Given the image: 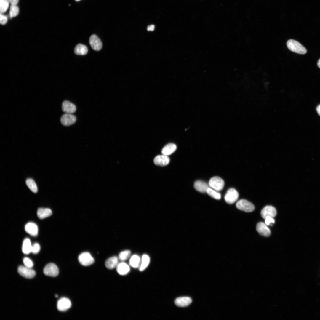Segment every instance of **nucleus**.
Wrapping results in <instances>:
<instances>
[{
	"mask_svg": "<svg viewBox=\"0 0 320 320\" xmlns=\"http://www.w3.org/2000/svg\"><path fill=\"white\" fill-rule=\"evenodd\" d=\"M288 49L291 51L300 54L306 53V49L299 42L293 39L289 40L287 42Z\"/></svg>",
	"mask_w": 320,
	"mask_h": 320,
	"instance_id": "obj_1",
	"label": "nucleus"
},
{
	"mask_svg": "<svg viewBox=\"0 0 320 320\" xmlns=\"http://www.w3.org/2000/svg\"><path fill=\"white\" fill-rule=\"evenodd\" d=\"M236 207L239 210L246 212H251L254 210V205L244 199H241L238 201L236 204Z\"/></svg>",
	"mask_w": 320,
	"mask_h": 320,
	"instance_id": "obj_2",
	"label": "nucleus"
},
{
	"mask_svg": "<svg viewBox=\"0 0 320 320\" xmlns=\"http://www.w3.org/2000/svg\"><path fill=\"white\" fill-rule=\"evenodd\" d=\"M208 185L210 187L214 190L220 191L223 188L224 185V182L220 177L215 176L210 179Z\"/></svg>",
	"mask_w": 320,
	"mask_h": 320,
	"instance_id": "obj_3",
	"label": "nucleus"
},
{
	"mask_svg": "<svg viewBox=\"0 0 320 320\" xmlns=\"http://www.w3.org/2000/svg\"><path fill=\"white\" fill-rule=\"evenodd\" d=\"M78 259L80 264L84 266L90 265L94 262V258L88 252H84L80 254L79 256Z\"/></svg>",
	"mask_w": 320,
	"mask_h": 320,
	"instance_id": "obj_4",
	"label": "nucleus"
},
{
	"mask_svg": "<svg viewBox=\"0 0 320 320\" xmlns=\"http://www.w3.org/2000/svg\"><path fill=\"white\" fill-rule=\"evenodd\" d=\"M239 194L237 191L234 188H229L227 191L224 197V199L226 203L228 204H233L238 199Z\"/></svg>",
	"mask_w": 320,
	"mask_h": 320,
	"instance_id": "obj_5",
	"label": "nucleus"
},
{
	"mask_svg": "<svg viewBox=\"0 0 320 320\" xmlns=\"http://www.w3.org/2000/svg\"><path fill=\"white\" fill-rule=\"evenodd\" d=\"M44 274L48 276L55 277L59 274V271L57 265L53 263L47 264L43 269Z\"/></svg>",
	"mask_w": 320,
	"mask_h": 320,
	"instance_id": "obj_6",
	"label": "nucleus"
},
{
	"mask_svg": "<svg viewBox=\"0 0 320 320\" xmlns=\"http://www.w3.org/2000/svg\"><path fill=\"white\" fill-rule=\"evenodd\" d=\"M17 271L21 276L26 278H32L36 275V272L34 270L25 266H19L18 268Z\"/></svg>",
	"mask_w": 320,
	"mask_h": 320,
	"instance_id": "obj_7",
	"label": "nucleus"
},
{
	"mask_svg": "<svg viewBox=\"0 0 320 320\" xmlns=\"http://www.w3.org/2000/svg\"><path fill=\"white\" fill-rule=\"evenodd\" d=\"M71 306V301L66 297H63L61 298L57 302V308L59 311H65L70 308Z\"/></svg>",
	"mask_w": 320,
	"mask_h": 320,
	"instance_id": "obj_8",
	"label": "nucleus"
},
{
	"mask_svg": "<svg viewBox=\"0 0 320 320\" xmlns=\"http://www.w3.org/2000/svg\"><path fill=\"white\" fill-rule=\"evenodd\" d=\"M89 41L91 47L93 50L99 51L101 49L102 47V42L96 35H92L90 37Z\"/></svg>",
	"mask_w": 320,
	"mask_h": 320,
	"instance_id": "obj_9",
	"label": "nucleus"
},
{
	"mask_svg": "<svg viewBox=\"0 0 320 320\" xmlns=\"http://www.w3.org/2000/svg\"><path fill=\"white\" fill-rule=\"evenodd\" d=\"M277 214L275 208L271 206H266L263 208L261 212V217L263 219L267 217H275Z\"/></svg>",
	"mask_w": 320,
	"mask_h": 320,
	"instance_id": "obj_10",
	"label": "nucleus"
},
{
	"mask_svg": "<svg viewBox=\"0 0 320 320\" xmlns=\"http://www.w3.org/2000/svg\"><path fill=\"white\" fill-rule=\"evenodd\" d=\"M76 120L75 116L71 113H66L62 116L60 120L62 124L65 126H68L74 124Z\"/></svg>",
	"mask_w": 320,
	"mask_h": 320,
	"instance_id": "obj_11",
	"label": "nucleus"
},
{
	"mask_svg": "<svg viewBox=\"0 0 320 320\" xmlns=\"http://www.w3.org/2000/svg\"><path fill=\"white\" fill-rule=\"evenodd\" d=\"M25 229L27 233L32 236H35L38 235V227L34 223L30 222L27 223L25 225Z\"/></svg>",
	"mask_w": 320,
	"mask_h": 320,
	"instance_id": "obj_12",
	"label": "nucleus"
},
{
	"mask_svg": "<svg viewBox=\"0 0 320 320\" xmlns=\"http://www.w3.org/2000/svg\"><path fill=\"white\" fill-rule=\"evenodd\" d=\"M256 230L261 235L268 237L271 234V231L265 224L262 222L258 223L256 225Z\"/></svg>",
	"mask_w": 320,
	"mask_h": 320,
	"instance_id": "obj_13",
	"label": "nucleus"
},
{
	"mask_svg": "<svg viewBox=\"0 0 320 320\" xmlns=\"http://www.w3.org/2000/svg\"><path fill=\"white\" fill-rule=\"evenodd\" d=\"M62 108L63 112L68 113H73L76 110L75 105L68 100L64 101L62 103Z\"/></svg>",
	"mask_w": 320,
	"mask_h": 320,
	"instance_id": "obj_14",
	"label": "nucleus"
},
{
	"mask_svg": "<svg viewBox=\"0 0 320 320\" xmlns=\"http://www.w3.org/2000/svg\"><path fill=\"white\" fill-rule=\"evenodd\" d=\"M153 161L156 165L164 166L169 164L170 159L167 156L162 154L156 156L154 159Z\"/></svg>",
	"mask_w": 320,
	"mask_h": 320,
	"instance_id": "obj_15",
	"label": "nucleus"
},
{
	"mask_svg": "<svg viewBox=\"0 0 320 320\" xmlns=\"http://www.w3.org/2000/svg\"><path fill=\"white\" fill-rule=\"evenodd\" d=\"M192 302L191 299L188 297H178L175 301V303L177 306L179 307H185L188 306Z\"/></svg>",
	"mask_w": 320,
	"mask_h": 320,
	"instance_id": "obj_16",
	"label": "nucleus"
},
{
	"mask_svg": "<svg viewBox=\"0 0 320 320\" xmlns=\"http://www.w3.org/2000/svg\"><path fill=\"white\" fill-rule=\"evenodd\" d=\"M116 269L118 273L121 275H126L130 270L129 266L123 262L118 263L116 266Z\"/></svg>",
	"mask_w": 320,
	"mask_h": 320,
	"instance_id": "obj_17",
	"label": "nucleus"
},
{
	"mask_svg": "<svg viewBox=\"0 0 320 320\" xmlns=\"http://www.w3.org/2000/svg\"><path fill=\"white\" fill-rule=\"evenodd\" d=\"M209 185L204 181L197 180L195 182L194 187L197 191L202 193L206 192L207 189L209 188Z\"/></svg>",
	"mask_w": 320,
	"mask_h": 320,
	"instance_id": "obj_18",
	"label": "nucleus"
},
{
	"mask_svg": "<svg viewBox=\"0 0 320 320\" xmlns=\"http://www.w3.org/2000/svg\"><path fill=\"white\" fill-rule=\"evenodd\" d=\"M52 214L51 210L49 208H40L37 211V215L40 219H43L50 216Z\"/></svg>",
	"mask_w": 320,
	"mask_h": 320,
	"instance_id": "obj_19",
	"label": "nucleus"
},
{
	"mask_svg": "<svg viewBox=\"0 0 320 320\" xmlns=\"http://www.w3.org/2000/svg\"><path fill=\"white\" fill-rule=\"evenodd\" d=\"M176 149V145L173 143H169L163 148L161 150V153L163 155L168 156L174 153Z\"/></svg>",
	"mask_w": 320,
	"mask_h": 320,
	"instance_id": "obj_20",
	"label": "nucleus"
},
{
	"mask_svg": "<svg viewBox=\"0 0 320 320\" xmlns=\"http://www.w3.org/2000/svg\"><path fill=\"white\" fill-rule=\"evenodd\" d=\"M118 262V258L116 256H113L108 259L105 261V265L107 268L112 269L116 267Z\"/></svg>",
	"mask_w": 320,
	"mask_h": 320,
	"instance_id": "obj_21",
	"label": "nucleus"
},
{
	"mask_svg": "<svg viewBox=\"0 0 320 320\" xmlns=\"http://www.w3.org/2000/svg\"><path fill=\"white\" fill-rule=\"evenodd\" d=\"M32 245L30 239L26 238L23 240L22 246V251L25 254H28L31 252Z\"/></svg>",
	"mask_w": 320,
	"mask_h": 320,
	"instance_id": "obj_22",
	"label": "nucleus"
},
{
	"mask_svg": "<svg viewBox=\"0 0 320 320\" xmlns=\"http://www.w3.org/2000/svg\"><path fill=\"white\" fill-rule=\"evenodd\" d=\"M88 49L85 45L81 44H77L75 47L74 52L77 55H86L88 52Z\"/></svg>",
	"mask_w": 320,
	"mask_h": 320,
	"instance_id": "obj_23",
	"label": "nucleus"
},
{
	"mask_svg": "<svg viewBox=\"0 0 320 320\" xmlns=\"http://www.w3.org/2000/svg\"><path fill=\"white\" fill-rule=\"evenodd\" d=\"M150 261V258L149 256L146 254L143 255L141 259L140 263L139 268V271H142L145 270L149 265Z\"/></svg>",
	"mask_w": 320,
	"mask_h": 320,
	"instance_id": "obj_24",
	"label": "nucleus"
},
{
	"mask_svg": "<svg viewBox=\"0 0 320 320\" xmlns=\"http://www.w3.org/2000/svg\"><path fill=\"white\" fill-rule=\"evenodd\" d=\"M140 262L141 259L140 257L136 255L132 256L129 260L130 265L135 268H139Z\"/></svg>",
	"mask_w": 320,
	"mask_h": 320,
	"instance_id": "obj_25",
	"label": "nucleus"
},
{
	"mask_svg": "<svg viewBox=\"0 0 320 320\" xmlns=\"http://www.w3.org/2000/svg\"><path fill=\"white\" fill-rule=\"evenodd\" d=\"M26 183L28 188L33 192L36 193L38 191L37 187L35 181L32 179H28L26 181Z\"/></svg>",
	"mask_w": 320,
	"mask_h": 320,
	"instance_id": "obj_26",
	"label": "nucleus"
},
{
	"mask_svg": "<svg viewBox=\"0 0 320 320\" xmlns=\"http://www.w3.org/2000/svg\"><path fill=\"white\" fill-rule=\"evenodd\" d=\"M206 192L209 196L216 199L219 200L221 199L220 194L210 188L207 189Z\"/></svg>",
	"mask_w": 320,
	"mask_h": 320,
	"instance_id": "obj_27",
	"label": "nucleus"
},
{
	"mask_svg": "<svg viewBox=\"0 0 320 320\" xmlns=\"http://www.w3.org/2000/svg\"><path fill=\"white\" fill-rule=\"evenodd\" d=\"M19 8L16 4H11L9 15L10 18L16 16L18 14Z\"/></svg>",
	"mask_w": 320,
	"mask_h": 320,
	"instance_id": "obj_28",
	"label": "nucleus"
},
{
	"mask_svg": "<svg viewBox=\"0 0 320 320\" xmlns=\"http://www.w3.org/2000/svg\"><path fill=\"white\" fill-rule=\"evenodd\" d=\"M9 2L7 0H0V13H4L7 10Z\"/></svg>",
	"mask_w": 320,
	"mask_h": 320,
	"instance_id": "obj_29",
	"label": "nucleus"
},
{
	"mask_svg": "<svg viewBox=\"0 0 320 320\" xmlns=\"http://www.w3.org/2000/svg\"><path fill=\"white\" fill-rule=\"evenodd\" d=\"M131 252L129 250H125L120 252L119 255V258L123 261L127 260L130 256Z\"/></svg>",
	"mask_w": 320,
	"mask_h": 320,
	"instance_id": "obj_30",
	"label": "nucleus"
},
{
	"mask_svg": "<svg viewBox=\"0 0 320 320\" xmlns=\"http://www.w3.org/2000/svg\"><path fill=\"white\" fill-rule=\"evenodd\" d=\"M23 262L24 266L26 267L31 268L33 266V263L32 260L28 257H24Z\"/></svg>",
	"mask_w": 320,
	"mask_h": 320,
	"instance_id": "obj_31",
	"label": "nucleus"
},
{
	"mask_svg": "<svg viewBox=\"0 0 320 320\" xmlns=\"http://www.w3.org/2000/svg\"><path fill=\"white\" fill-rule=\"evenodd\" d=\"M41 249L40 245L37 243H35L32 245L31 252L36 254L38 253L40 251Z\"/></svg>",
	"mask_w": 320,
	"mask_h": 320,
	"instance_id": "obj_32",
	"label": "nucleus"
},
{
	"mask_svg": "<svg viewBox=\"0 0 320 320\" xmlns=\"http://www.w3.org/2000/svg\"><path fill=\"white\" fill-rule=\"evenodd\" d=\"M265 219V223L267 225H272V224L275 222L274 220L273 217H266Z\"/></svg>",
	"mask_w": 320,
	"mask_h": 320,
	"instance_id": "obj_33",
	"label": "nucleus"
},
{
	"mask_svg": "<svg viewBox=\"0 0 320 320\" xmlns=\"http://www.w3.org/2000/svg\"><path fill=\"white\" fill-rule=\"evenodd\" d=\"M8 20L7 17L4 15L2 13H0V23L1 25H4L6 24Z\"/></svg>",
	"mask_w": 320,
	"mask_h": 320,
	"instance_id": "obj_34",
	"label": "nucleus"
},
{
	"mask_svg": "<svg viewBox=\"0 0 320 320\" xmlns=\"http://www.w3.org/2000/svg\"><path fill=\"white\" fill-rule=\"evenodd\" d=\"M11 4H16L18 3L19 0H7Z\"/></svg>",
	"mask_w": 320,
	"mask_h": 320,
	"instance_id": "obj_35",
	"label": "nucleus"
},
{
	"mask_svg": "<svg viewBox=\"0 0 320 320\" xmlns=\"http://www.w3.org/2000/svg\"><path fill=\"white\" fill-rule=\"evenodd\" d=\"M154 25H151L148 26L147 29L148 31H153L154 30Z\"/></svg>",
	"mask_w": 320,
	"mask_h": 320,
	"instance_id": "obj_36",
	"label": "nucleus"
},
{
	"mask_svg": "<svg viewBox=\"0 0 320 320\" xmlns=\"http://www.w3.org/2000/svg\"><path fill=\"white\" fill-rule=\"evenodd\" d=\"M316 110L318 114L320 116V105H318L316 108Z\"/></svg>",
	"mask_w": 320,
	"mask_h": 320,
	"instance_id": "obj_37",
	"label": "nucleus"
},
{
	"mask_svg": "<svg viewBox=\"0 0 320 320\" xmlns=\"http://www.w3.org/2000/svg\"><path fill=\"white\" fill-rule=\"evenodd\" d=\"M317 65L320 68V59L318 60L317 62Z\"/></svg>",
	"mask_w": 320,
	"mask_h": 320,
	"instance_id": "obj_38",
	"label": "nucleus"
},
{
	"mask_svg": "<svg viewBox=\"0 0 320 320\" xmlns=\"http://www.w3.org/2000/svg\"><path fill=\"white\" fill-rule=\"evenodd\" d=\"M55 297H57L58 296V295H55Z\"/></svg>",
	"mask_w": 320,
	"mask_h": 320,
	"instance_id": "obj_39",
	"label": "nucleus"
},
{
	"mask_svg": "<svg viewBox=\"0 0 320 320\" xmlns=\"http://www.w3.org/2000/svg\"><path fill=\"white\" fill-rule=\"evenodd\" d=\"M75 0L76 1H80L81 0Z\"/></svg>",
	"mask_w": 320,
	"mask_h": 320,
	"instance_id": "obj_40",
	"label": "nucleus"
}]
</instances>
